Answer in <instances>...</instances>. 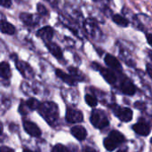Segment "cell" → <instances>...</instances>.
<instances>
[{"mask_svg": "<svg viewBox=\"0 0 152 152\" xmlns=\"http://www.w3.org/2000/svg\"><path fill=\"white\" fill-rule=\"evenodd\" d=\"M39 114L45 118V120L49 124L53 125L54 124L59 117V110L58 106L53 102H43L39 105V108L37 109Z\"/></svg>", "mask_w": 152, "mask_h": 152, "instance_id": "6da1fadb", "label": "cell"}, {"mask_svg": "<svg viewBox=\"0 0 152 152\" xmlns=\"http://www.w3.org/2000/svg\"><path fill=\"white\" fill-rule=\"evenodd\" d=\"M84 28L91 38L96 41H101L103 38L102 31L101 30L97 22L94 20L90 19V18L86 19L84 21Z\"/></svg>", "mask_w": 152, "mask_h": 152, "instance_id": "7a4b0ae2", "label": "cell"}, {"mask_svg": "<svg viewBox=\"0 0 152 152\" xmlns=\"http://www.w3.org/2000/svg\"><path fill=\"white\" fill-rule=\"evenodd\" d=\"M124 142H125V136L118 131L113 130L110 133L109 136L104 140L103 144L106 150H108L109 151H112Z\"/></svg>", "mask_w": 152, "mask_h": 152, "instance_id": "3957f363", "label": "cell"}, {"mask_svg": "<svg viewBox=\"0 0 152 152\" xmlns=\"http://www.w3.org/2000/svg\"><path fill=\"white\" fill-rule=\"evenodd\" d=\"M90 120L93 126L99 129H103L109 126V119L106 114L102 110H93Z\"/></svg>", "mask_w": 152, "mask_h": 152, "instance_id": "277c9868", "label": "cell"}, {"mask_svg": "<svg viewBox=\"0 0 152 152\" xmlns=\"http://www.w3.org/2000/svg\"><path fill=\"white\" fill-rule=\"evenodd\" d=\"M132 22L136 28H139L143 31L152 28V19L143 13L134 15V19L132 20Z\"/></svg>", "mask_w": 152, "mask_h": 152, "instance_id": "5b68a950", "label": "cell"}, {"mask_svg": "<svg viewBox=\"0 0 152 152\" xmlns=\"http://www.w3.org/2000/svg\"><path fill=\"white\" fill-rule=\"evenodd\" d=\"M92 67L94 69L100 71L101 74H102V76L105 78V80L107 82H109L110 84L116 83V81H117V76H116V74H115L114 71H112V70H110L109 69H105V68L102 67L101 65L97 64L96 62H94L92 64Z\"/></svg>", "mask_w": 152, "mask_h": 152, "instance_id": "8992f818", "label": "cell"}, {"mask_svg": "<svg viewBox=\"0 0 152 152\" xmlns=\"http://www.w3.org/2000/svg\"><path fill=\"white\" fill-rule=\"evenodd\" d=\"M113 111L115 115L123 122H129L133 118V111L129 108H120L117 106Z\"/></svg>", "mask_w": 152, "mask_h": 152, "instance_id": "52a82bcc", "label": "cell"}, {"mask_svg": "<svg viewBox=\"0 0 152 152\" xmlns=\"http://www.w3.org/2000/svg\"><path fill=\"white\" fill-rule=\"evenodd\" d=\"M83 113L76 109L68 108L66 112V119L69 123H80L83 121Z\"/></svg>", "mask_w": 152, "mask_h": 152, "instance_id": "ba28073f", "label": "cell"}, {"mask_svg": "<svg viewBox=\"0 0 152 152\" xmlns=\"http://www.w3.org/2000/svg\"><path fill=\"white\" fill-rule=\"evenodd\" d=\"M53 34H54V31L51 26H45L37 31V36L39 38L43 39L45 43H48L52 40Z\"/></svg>", "mask_w": 152, "mask_h": 152, "instance_id": "9c48e42d", "label": "cell"}, {"mask_svg": "<svg viewBox=\"0 0 152 152\" xmlns=\"http://www.w3.org/2000/svg\"><path fill=\"white\" fill-rule=\"evenodd\" d=\"M20 20L28 27H35L38 24V18L35 14L28 13V12H20Z\"/></svg>", "mask_w": 152, "mask_h": 152, "instance_id": "30bf717a", "label": "cell"}, {"mask_svg": "<svg viewBox=\"0 0 152 152\" xmlns=\"http://www.w3.org/2000/svg\"><path fill=\"white\" fill-rule=\"evenodd\" d=\"M23 127L27 134L33 137H39L41 135V131L39 127L31 121H24L23 122Z\"/></svg>", "mask_w": 152, "mask_h": 152, "instance_id": "8fae6325", "label": "cell"}, {"mask_svg": "<svg viewBox=\"0 0 152 152\" xmlns=\"http://www.w3.org/2000/svg\"><path fill=\"white\" fill-rule=\"evenodd\" d=\"M120 87H121V91L127 95H133V94H134V93L136 91L134 85L128 78H125L121 82Z\"/></svg>", "mask_w": 152, "mask_h": 152, "instance_id": "7c38bea8", "label": "cell"}, {"mask_svg": "<svg viewBox=\"0 0 152 152\" xmlns=\"http://www.w3.org/2000/svg\"><path fill=\"white\" fill-rule=\"evenodd\" d=\"M133 129L134 130L136 134L142 135V136H147L151 133V127L145 122H138L133 126Z\"/></svg>", "mask_w": 152, "mask_h": 152, "instance_id": "4fadbf2b", "label": "cell"}, {"mask_svg": "<svg viewBox=\"0 0 152 152\" xmlns=\"http://www.w3.org/2000/svg\"><path fill=\"white\" fill-rule=\"evenodd\" d=\"M104 61H105V63L110 68L113 69L114 70H120L121 69V64H120L119 61L115 56H113L112 54L107 53L105 55Z\"/></svg>", "mask_w": 152, "mask_h": 152, "instance_id": "5bb4252c", "label": "cell"}, {"mask_svg": "<svg viewBox=\"0 0 152 152\" xmlns=\"http://www.w3.org/2000/svg\"><path fill=\"white\" fill-rule=\"evenodd\" d=\"M45 45H46L47 49L49 50V52H50L55 58H57V59H59V60L62 59V57H63L62 51H61V47H60L57 44H55V43L50 41V42H48V43H45Z\"/></svg>", "mask_w": 152, "mask_h": 152, "instance_id": "9a60e30c", "label": "cell"}, {"mask_svg": "<svg viewBox=\"0 0 152 152\" xmlns=\"http://www.w3.org/2000/svg\"><path fill=\"white\" fill-rule=\"evenodd\" d=\"M71 134L72 135L77 139L78 141H83L86 139V135H87V133H86V130L81 126H73L71 128Z\"/></svg>", "mask_w": 152, "mask_h": 152, "instance_id": "2e32d148", "label": "cell"}, {"mask_svg": "<svg viewBox=\"0 0 152 152\" xmlns=\"http://www.w3.org/2000/svg\"><path fill=\"white\" fill-rule=\"evenodd\" d=\"M55 73H56L57 77H60L61 80H63L65 83L69 84V86H76L77 81H76V79H75V77H72L71 75H69V74L63 72V71L61 70V69H56Z\"/></svg>", "mask_w": 152, "mask_h": 152, "instance_id": "e0dca14e", "label": "cell"}, {"mask_svg": "<svg viewBox=\"0 0 152 152\" xmlns=\"http://www.w3.org/2000/svg\"><path fill=\"white\" fill-rule=\"evenodd\" d=\"M1 32L3 34H7V35H13L15 32H16V28L15 27L8 22L7 20H1Z\"/></svg>", "mask_w": 152, "mask_h": 152, "instance_id": "ac0fdd59", "label": "cell"}, {"mask_svg": "<svg viewBox=\"0 0 152 152\" xmlns=\"http://www.w3.org/2000/svg\"><path fill=\"white\" fill-rule=\"evenodd\" d=\"M112 20L117 25L121 26V27H127L129 25V20L121 14H113Z\"/></svg>", "mask_w": 152, "mask_h": 152, "instance_id": "d6986e66", "label": "cell"}, {"mask_svg": "<svg viewBox=\"0 0 152 152\" xmlns=\"http://www.w3.org/2000/svg\"><path fill=\"white\" fill-rule=\"evenodd\" d=\"M15 61H16V66H17V69L20 70V72L26 77V74H29V73H32V69L30 68V66L23 61H19L17 60V58H15Z\"/></svg>", "mask_w": 152, "mask_h": 152, "instance_id": "ffe728a7", "label": "cell"}, {"mask_svg": "<svg viewBox=\"0 0 152 152\" xmlns=\"http://www.w3.org/2000/svg\"><path fill=\"white\" fill-rule=\"evenodd\" d=\"M0 74L2 78L4 79H9L11 77V69H10V65L5 62L3 61L0 64Z\"/></svg>", "mask_w": 152, "mask_h": 152, "instance_id": "44dd1931", "label": "cell"}, {"mask_svg": "<svg viewBox=\"0 0 152 152\" xmlns=\"http://www.w3.org/2000/svg\"><path fill=\"white\" fill-rule=\"evenodd\" d=\"M26 104H27V106H28L31 110H37V109L39 108V105H40V103L38 102V101L36 100V99H34V98H30L29 100H28L27 102H26Z\"/></svg>", "mask_w": 152, "mask_h": 152, "instance_id": "7402d4cb", "label": "cell"}, {"mask_svg": "<svg viewBox=\"0 0 152 152\" xmlns=\"http://www.w3.org/2000/svg\"><path fill=\"white\" fill-rule=\"evenodd\" d=\"M85 100H86V103L91 107H95L97 105V103H98V101H97L96 97L92 95V94H86Z\"/></svg>", "mask_w": 152, "mask_h": 152, "instance_id": "603a6c76", "label": "cell"}, {"mask_svg": "<svg viewBox=\"0 0 152 152\" xmlns=\"http://www.w3.org/2000/svg\"><path fill=\"white\" fill-rule=\"evenodd\" d=\"M69 73L71 74L72 77H78L79 80H82V79L84 78L83 76H82V74L80 73V71H79L77 69L74 68V67H69Z\"/></svg>", "mask_w": 152, "mask_h": 152, "instance_id": "cb8c5ba5", "label": "cell"}, {"mask_svg": "<svg viewBox=\"0 0 152 152\" xmlns=\"http://www.w3.org/2000/svg\"><path fill=\"white\" fill-rule=\"evenodd\" d=\"M37 12L40 15H43V16H47L48 15V10H47V8L44 4H42L40 3L37 4Z\"/></svg>", "mask_w": 152, "mask_h": 152, "instance_id": "d4e9b609", "label": "cell"}, {"mask_svg": "<svg viewBox=\"0 0 152 152\" xmlns=\"http://www.w3.org/2000/svg\"><path fill=\"white\" fill-rule=\"evenodd\" d=\"M52 152H69L68 149L62 144H57L53 148Z\"/></svg>", "mask_w": 152, "mask_h": 152, "instance_id": "484cf974", "label": "cell"}, {"mask_svg": "<svg viewBox=\"0 0 152 152\" xmlns=\"http://www.w3.org/2000/svg\"><path fill=\"white\" fill-rule=\"evenodd\" d=\"M1 5L4 8H9L12 5V0H1Z\"/></svg>", "mask_w": 152, "mask_h": 152, "instance_id": "4316f807", "label": "cell"}, {"mask_svg": "<svg viewBox=\"0 0 152 152\" xmlns=\"http://www.w3.org/2000/svg\"><path fill=\"white\" fill-rule=\"evenodd\" d=\"M146 70H147V73L149 74L150 77L152 79V65L151 64H147V65H146Z\"/></svg>", "mask_w": 152, "mask_h": 152, "instance_id": "83f0119b", "label": "cell"}, {"mask_svg": "<svg viewBox=\"0 0 152 152\" xmlns=\"http://www.w3.org/2000/svg\"><path fill=\"white\" fill-rule=\"evenodd\" d=\"M0 152H14L12 149H10V148H7V147H4V146H3L2 148H1V150H0Z\"/></svg>", "mask_w": 152, "mask_h": 152, "instance_id": "f1b7e54d", "label": "cell"}, {"mask_svg": "<svg viewBox=\"0 0 152 152\" xmlns=\"http://www.w3.org/2000/svg\"><path fill=\"white\" fill-rule=\"evenodd\" d=\"M146 38H147V41L150 44V45L152 46V34H147L146 35Z\"/></svg>", "mask_w": 152, "mask_h": 152, "instance_id": "f546056e", "label": "cell"}, {"mask_svg": "<svg viewBox=\"0 0 152 152\" xmlns=\"http://www.w3.org/2000/svg\"><path fill=\"white\" fill-rule=\"evenodd\" d=\"M84 152H95V151L92 148H89V147H86L84 149Z\"/></svg>", "mask_w": 152, "mask_h": 152, "instance_id": "4dcf8cb0", "label": "cell"}, {"mask_svg": "<svg viewBox=\"0 0 152 152\" xmlns=\"http://www.w3.org/2000/svg\"><path fill=\"white\" fill-rule=\"evenodd\" d=\"M148 54H149V57H150V59L151 60V61H152V50L148 51Z\"/></svg>", "mask_w": 152, "mask_h": 152, "instance_id": "1f68e13d", "label": "cell"}, {"mask_svg": "<svg viewBox=\"0 0 152 152\" xmlns=\"http://www.w3.org/2000/svg\"><path fill=\"white\" fill-rule=\"evenodd\" d=\"M23 152H32L31 151H29V150H28V149H24L23 150Z\"/></svg>", "mask_w": 152, "mask_h": 152, "instance_id": "d6a6232c", "label": "cell"}, {"mask_svg": "<svg viewBox=\"0 0 152 152\" xmlns=\"http://www.w3.org/2000/svg\"><path fill=\"white\" fill-rule=\"evenodd\" d=\"M118 152H126V151H122V150H121V151H118Z\"/></svg>", "mask_w": 152, "mask_h": 152, "instance_id": "836d02e7", "label": "cell"}, {"mask_svg": "<svg viewBox=\"0 0 152 152\" xmlns=\"http://www.w3.org/2000/svg\"><path fill=\"white\" fill-rule=\"evenodd\" d=\"M93 1H95V2H97V1H98V0H93Z\"/></svg>", "mask_w": 152, "mask_h": 152, "instance_id": "e575fe53", "label": "cell"}, {"mask_svg": "<svg viewBox=\"0 0 152 152\" xmlns=\"http://www.w3.org/2000/svg\"><path fill=\"white\" fill-rule=\"evenodd\" d=\"M151 144H152V138H151Z\"/></svg>", "mask_w": 152, "mask_h": 152, "instance_id": "d590c367", "label": "cell"}, {"mask_svg": "<svg viewBox=\"0 0 152 152\" xmlns=\"http://www.w3.org/2000/svg\"><path fill=\"white\" fill-rule=\"evenodd\" d=\"M109 1H111V0H109Z\"/></svg>", "mask_w": 152, "mask_h": 152, "instance_id": "8d00e7d4", "label": "cell"}]
</instances>
